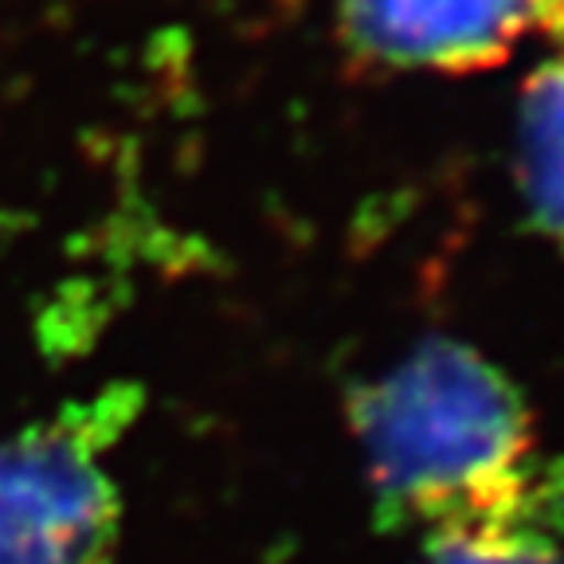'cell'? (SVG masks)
<instances>
[{"label": "cell", "mask_w": 564, "mask_h": 564, "mask_svg": "<svg viewBox=\"0 0 564 564\" xmlns=\"http://www.w3.org/2000/svg\"><path fill=\"white\" fill-rule=\"evenodd\" d=\"M372 518L415 545L564 538V455L521 388L451 337L415 345L345 400Z\"/></svg>", "instance_id": "1"}, {"label": "cell", "mask_w": 564, "mask_h": 564, "mask_svg": "<svg viewBox=\"0 0 564 564\" xmlns=\"http://www.w3.org/2000/svg\"><path fill=\"white\" fill-rule=\"evenodd\" d=\"M138 412V388L110 384L0 427V564H115L122 494L106 455Z\"/></svg>", "instance_id": "2"}, {"label": "cell", "mask_w": 564, "mask_h": 564, "mask_svg": "<svg viewBox=\"0 0 564 564\" xmlns=\"http://www.w3.org/2000/svg\"><path fill=\"white\" fill-rule=\"evenodd\" d=\"M549 35L564 52V0H341V40L377 67L486 70Z\"/></svg>", "instance_id": "3"}, {"label": "cell", "mask_w": 564, "mask_h": 564, "mask_svg": "<svg viewBox=\"0 0 564 564\" xmlns=\"http://www.w3.org/2000/svg\"><path fill=\"white\" fill-rule=\"evenodd\" d=\"M518 176L533 224L564 247V52L525 83L518 118Z\"/></svg>", "instance_id": "4"}, {"label": "cell", "mask_w": 564, "mask_h": 564, "mask_svg": "<svg viewBox=\"0 0 564 564\" xmlns=\"http://www.w3.org/2000/svg\"><path fill=\"white\" fill-rule=\"evenodd\" d=\"M408 564H564V538L533 541H432Z\"/></svg>", "instance_id": "5"}]
</instances>
